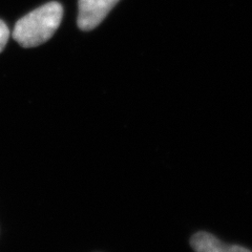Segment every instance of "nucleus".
Listing matches in <instances>:
<instances>
[{"instance_id": "1", "label": "nucleus", "mask_w": 252, "mask_h": 252, "mask_svg": "<svg viewBox=\"0 0 252 252\" xmlns=\"http://www.w3.org/2000/svg\"><path fill=\"white\" fill-rule=\"evenodd\" d=\"M62 17L63 7L57 1L38 7L16 22L14 40L27 49L41 45L56 33Z\"/></svg>"}, {"instance_id": "2", "label": "nucleus", "mask_w": 252, "mask_h": 252, "mask_svg": "<svg viewBox=\"0 0 252 252\" xmlns=\"http://www.w3.org/2000/svg\"><path fill=\"white\" fill-rule=\"evenodd\" d=\"M119 0H79L78 27L82 31L96 29Z\"/></svg>"}, {"instance_id": "3", "label": "nucleus", "mask_w": 252, "mask_h": 252, "mask_svg": "<svg viewBox=\"0 0 252 252\" xmlns=\"http://www.w3.org/2000/svg\"><path fill=\"white\" fill-rule=\"evenodd\" d=\"M190 245L195 252H252L242 246L227 245L217 239L214 234L204 231L195 233L192 236Z\"/></svg>"}, {"instance_id": "4", "label": "nucleus", "mask_w": 252, "mask_h": 252, "mask_svg": "<svg viewBox=\"0 0 252 252\" xmlns=\"http://www.w3.org/2000/svg\"><path fill=\"white\" fill-rule=\"evenodd\" d=\"M10 37V31L5 22L0 19V53L3 51Z\"/></svg>"}]
</instances>
